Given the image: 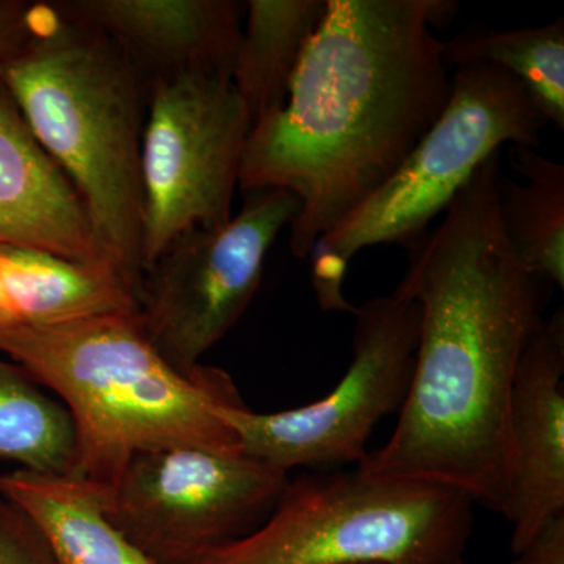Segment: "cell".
<instances>
[{
  "label": "cell",
  "mask_w": 564,
  "mask_h": 564,
  "mask_svg": "<svg viewBox=\"0 0 564 564\" xmlns=\"http://www.w3.org/2000/svg\"><path fill=\"white\" fill-rule=\"evenodd\" d=\"M499 152L410 248L395 293L421 313L410 391L383 447L356 466L380 480L444 486L494 513L508 507L516 372L544 321V281L516 258L499 217Z\"/></svg>",
  "instance_id": "obj_1"
},
{
  "label": "cell",
  "mask_w": 564,
  "mask_h": 564,
  "mask_svg": "<svg viewBox=\"0 0 564 564\" xmlns=\"http://www.w3.org/2000/svg\"><path fill=\"white\" fill-rule=\"evenodd\" d=\"M452 10L444 0H326L288 101L251 129L240 162V191L300 199L295 258H310L440 118L452 82L432 28Z\"/></svg>",
  "instance_id": "obj_2"
},
{
  "label": "cell",
  "mask_w": 564,
  "mask_h": 564,
  "mask_svg": "<svg viewBox=\"0 0 564 564\" xmlns=\"http://www.w3.org/2000/svg\"><path fill=\"white\" fill-rule=\"evenodd\" d=\"M0 352L68 411L76 474L107 488L133 456L170 447L242 454L220 410L245 404L214 367L182 372L141 328L137 311L0 334Z\"/></svg>",
  "instance_id": "obj_3"
},
{
  "label": "cell",
  "mask_w": 564,
  "mask_h": 564,
  "mask_svg": "<svg viewBox=\"0 0 564 564\" xmlns=\"http://www.w3.org/2000/svg\"><path fill=\"white\" fill-rule=\"evenodd\" d=\"M0 79L79 195L111 270L139 300L148 99L139 74L106 36L51 2L36 3L31 33Z\"/></svg>",
  "instance_id": "obj_4"
},
{
  "label": "cell",
  "mask_w": 564,
  "mask_h": 564,
  "mask_svg": "<svg viewBox=\"0 0 564 564\" xmlns=\"http://www.w3.org/2000/svg\"><path fill=\"white\" fill-rule=\"evenodd\" d=\"M469 497L444 486L352 473L289 480L250 533L188 564H459L474 525Z\"/></svg>",
  "instance_id": "obj_5"
},
{
  "label": "cell",
  "mask_w": 564,
  "mask_h": 564,
  "mask_svg": "<svg viewBox=\"0 0 564 564\" xmlns=\"http://www.w3.org/2000/svg\"><path fill=\"white\" fill-rule=\"evenodd\" d=\"M451 82L440 118L402 165L311 251L323 310L355 313L343 291L348 263L359 251L377 245L410 250L502 144L533 150L540 144L549 122L510 73L474 63L456 66Z\"/></svg>",
  "instance_id": "obj_6"
},
{
  "label": "cell",
  "mask_w": 564,
  "mask_h": 564,
  "mask_svg": "<svg viewBox=\"0 0 564 564\" xmlns=\"http://www.w3.org/2000/svg\"><path fill=\"white\" fill-rule=\"evenodd\" d=\"M352 358L343 380L317 402L256 413L223 408L220 417L239 440L242 454L289 470L359 463L386 415L400 413L413 377L421 313L399 293L377 296L355 310Z\"/></svg>",
  "instance_id": "obj_7"
},
{
  "label": "cell",
  "mask_w": 564,
  "mask_h": 564,
  "mask_svg": "<svg viewBox=\"0 0 564 564\" xmlns=\"http://www.w3.org/2000/svg\"><path fill=\"white\" fill-rule=\"evenodd\" d=\"M300 207L281 188L243 192L242 209L231 220L185 232L148 267L137 315L166 361L182 372L203 366V356L250 306L267 254Z\"/></svg>",
  "instance_id": "obj_8"
},
{
  "label": "cell",
  "mask_w": 564,
  "mask_h": 564,
  "mask_svg": "<svg viewBox=\"0 0 564 564\" xmlns=\"http://www.w3.org/2000/svg\"><path fill=\"white\" fill-rule=\"evenodd\" d=\"M141 143L144 272L185 232L232 217L250 120L232 80L191 74L147 90Z\"/></svg>",
  "instance_id": "obj_9"
},
{
  "label": "cell",
  "mask_w": 564,
  "mask_h": 564,
  "mask_svg": "<svg viewBox=\"0 0 564 564\" xmlns=\"http://www.w3.org/2000/svg\"><path fill=\"white\" fill-rule=\"evenodd\" d=\"M289 480L243 454L170 447L133 456L104 488V505L152 562L188 564L261 524Z\"/></svg>",
  "instance_id": "obj_10"
},
{
  "label": "cell",
  "mask_w": 564,
  "mask_h": 564,
  "mask_svg": "<svg viewBox=\"0 0 564 564\" xmlns=\"http://www.w3.org/2000/svg\"><path fill=\"white\" fill-rule=\"evenodd\" d=\"M70 20L101 33L144 87L207 74L232 80L242 39V3L232 0H66Z\"/></svg>",
  "instance_id": "obj_11"
},
{
  "label": "cell",
  "mask_w": 564,
  "mask_h": 564,
  "mask_svg": "<svg viewBox=\"0 0 564 564\" xmlns=\"http://www.w3.org/2000/svg\"><path fill=\"white\" fill-rule=\"evenodd\" d=\"M508 507L511 554L564 514V314L556 311L529 344L508 414Z\"/></svg>",
  "instance_id": "obj_12"
},
{
  "label": "cell",
  "mask_w": 564,
  "mask_h": 564,
  "mask_svg": "<svg viewBox=\"0 0 564 564\" xmlns=\"http://www.w3.org/2000/svg\"><path fill=\"white\" fill-rule=\"evenodd\" d=\"M0 243L52 252L117 276L99 248L79 195L33 137L2 79Z\"/></svg>",
  "instance_id": "obj_13"
},
{
  "label": "cell",
  "mask_w": 564,
  "mask_h": 564,
  "mask_svg": "<svg viewBox=\"0 0 564 564\" xmlns=\"http://www.w3.org/2000/svg\"><path fill=\"white\" fill-rule=\"evenodd\" d=\"M0 494L39 527L57 564H158L110 521L102 486L77 474L17 469Z\"/></svg>",
  "instance_id": "obj_14"
},
{
  "label": "cell",
  "mask_w": 564,
  "mask_h": 564,
  "mask_svg": "<svg viewBox=\"0 0 564 564\" xmlns=\"http://www.w3.org/2000/svg\"><path fill=\"white\" fill-rule=\"evenodd\" d=\"M232 85L251 129L284 107L307 41L326 13V0H250L245 3Z\"/></svg>",
  "instance_id": "obj_15"
},
{
  "label": "cell",
  "mask_w": 564,
  "mask_h": 564,
  "mask_svg": "<svg viewBox=\"0 0 564 564\" xmlns=\"http://www.w3.org/2000/svg\"><path fill=\"white\" fill-rule=\"evenodd\" d=\"M510 161L525 182H500L505 237L530 273L563 289L564 165L524 147H511Z\"/></svg>",
  "instance_id": "obj_16"
},
{
  "label": "cell",
  "mask_w": 564,
  "mask_h": 564,
  "mask_svg": "<svg viewBox=\"0 0 564 564\" xmlns=\"http://www.w3.org/2000/svg\"><path fill=\"white\" fill-rule=\"evenodd\" d=\"M452 66L486 63L510 73L544 120L564 131V20L541 28L464 33L444 43Z\"/></svg>",
  "instance_id": "obj_17"
},
{
  "label": "cell",
  "mask_w": 564,
  "mask_h": 564,
  "mask_svg": "<svg viewBox=\"0 0 564 564\" xmlns=\"http://www.w3.org/2000/svg\"><path fill=\"white\" fill-rule=\"evenodd\" d=\"M0 459L22 470L76 474L68 411L17 362L0 359Z\"/></svg>",
  "instance_id": "obj_18"
},
{
  "label": "cell",
  "mask_w": 564,
  "mask_h": 564,
  "mask_svg": "<svg viewBox=\"0 0 564 564\" xmlns=\"http://www.w3.org/2000/svg\"><path fill=\"white\" fill-rule=\"evenodd\" d=\"M0 564H57L31 518L0 494Z\"/></svg>",
  "instance_id": "obj_19"
},
{
  "label": "cell",
  "mask_w": 564,
  "mask_h": 564,
  "mask_svg": "<svg viewBox=\"0 0 564 564\" xmlns=\"http://www.w3.org/2000/svg\"><path fill=\"white\" fill-rule=\"evenodd\" d=\"M36 3L0 0V68L31 33Z\"/></svg>",
  "instance_id": "obj_20"
},
{
  "label": "cell",
  "mask_w": 564,
  "mask_h": 564,
  "mask_svg": "<svg viewBox=\"0 0 564 564\" xmlns=\"http://www.w3.org/2000/svg\"><path fill=\"white\" fill-rule=\"evenodd\" d=\"M510 564H564V514L545 522Z\"/></svg>",
  "instance_id": "obj_21"
},
{
  "label": "cell",
  "mask_w": 564,
  "mask_h": 564,
  "mask_svg": "<svg viewBox=\"0 0 564 564\" xmlns=\"http://www.w3.org/2000/svg\"><path fill=\"white\" fill-rule=\"evenodd\" d=\"M359 564H378V563H359Z\"/></svg>",
  "instance_id": "obj_22"
},
{
  "label": "cell",
  "mask_w": 564,
  "mask_h": 564,
  "mask_svg": "<svg viewBox=\"0 0 564 564\" xmlns=\"http://www.w3.org/2000/svg\"><path fill=\"white\" fill-rule=\"evenodd\" d=\"M459 564H467V563H466V562H462V563H459Z\"/></svg>",
  "instance_id": "obj_23"
}]
</instances>
